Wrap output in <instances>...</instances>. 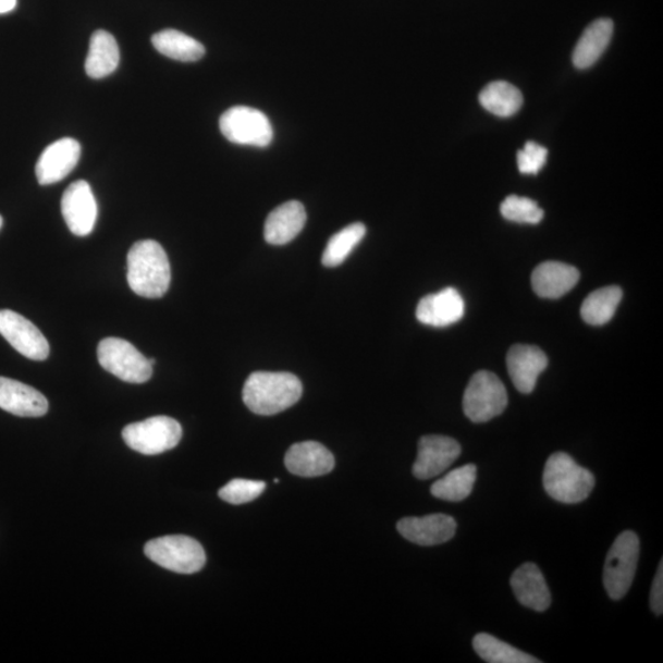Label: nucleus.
Returning a JSON list of instances; mask_svg holds the SVG:
<instances>
[{"label": "nucleus", "mask_w": 663, "mask_h": 663, "mask_svg": "<svg viewBox=\"0 0 663 663\" xmlns=\"http://www.w3.org/2000/svg\"><path fill=\"white\" fill-rule=\"evenodd\" d=\"M302 396V381L291 372H254L243 391L246 407L258 416L278 415L293 407Z\"/></svg>", "instance_id": "obj_1"}, {"label": "nucleus", "mask_w": 663, "mask_h": 663, "mask_svg": "<svg viewBox=\"0 0 663 663\" xmlns=\"http://www.w3.org/2000/svg\"><path fill=\"white\" fill-rule=\"evenodd\" d=\"M127 281L133 293L159 299L169 291L171 267L162 246L154 240L134 244L127 256Z\"/></svg>", "instance_id": "obj_2"}, {"label": "nucleus", "mask_w": 663, "mask_h": 663, "mask_svg": "<svg viewBox=\"0 0 663 663\" xmlns=\"http://www.w3.org/2000/svg\"><path fill=\"white\" fill-rule=\"evenodd\" d=\"M594 476L575 463L565 453L548 458L543 472V487L548 495L563 504H579L588 499L594 488Z\"/></svg>", "instance_id": "obj_3"}, {"label": "nucleus", "mask_w": 663, "mask_h": 663, "mask_svg": "<svg viewBox=\"0 0 663 663\" xmlns=\"http://www.w3.org/2000/svg\"><path fill=\"white\" fill-rule=\"evenodd\" d=\"M640 556V541L636 532L624 531L614 541L605 560L604 589L610 598L618 601L627 594L636 578Z\"/></svg>", "instance_id": "obj_4"}, {"label": "nucleus", "mask_w": 663, "mask_h": 663, "mask_svg": "<svg viewBox=\"0 0 663 663\" xmlns=\"http://www.w3.org/2000/svg\"><path fill=\"white\" fill-rule=\"evenodd\" d=\"M148 558L170 572L195 574L205 568L207 556L201 544L188 536H165L144 548Z\"/></svg>", "instance_id": "obj_5"}, {"label": "nucleus", "mask_w": 663, "mask_h": 663, "mask_svg": "<svg viewBox=\"0 0 663 663\" xmlns=\"http://www.w3.org/2000/svg\"><path fill=\"white\" fill-rule=\"evenodd\" d=\"M507 392L495 373L478 371L470 379L464 396V410L469 420L487 422L503 415Z\"/></svg>", "instance_id": "obj_6"}, {"label": "nucleus", "mask_w": 663, "mask_h": 663, "mask_svg": "<svg viewBox=\"0 0 663 663\" xmlns=\"http://www.w3.org/2000/svg\"><path fill=\"white\" fill-rule=\"evenodd\" d=\"M124 442L143 455H159L175 449L182 439V427L165 416L133 422L122 431Z\"/></svg>", "instance_id": "obj_7"}, {"label": "nucleus", "mask_w": 663, "mask_h": 663, "mask_svg": "<svg viewBox=\"0 0 663 663\" xmlns=\"http://www.w3.org/2000/svg\"><path fill=\"white\" fill-rule=\"evenodd\" d=\"M219 127L229 142L238 146L266 148L274 137L266 114L247 106H235L221 114Z\"/></svg>", "instance_id": "obj_8"}, {"label": "nucleus", "mask_w": 663, "mask_h": 663, "mask_svg": "<svg viewBox=\"0 0 663 663\" xmlns=\"http://www.w3.org/2000/svg\"><path fill=\"white\" fill-rule=\"evenodd\" d=\"M101 367L114 377L128 383H144L152 377L150 359L128 341L116 337L105 339L98 347Z\"/></svg>", "instance_id": "obj_9"}, {"label": "nucleus", "mask_w": 663, "mask_h": 663, "mask_svg": "<svg viewBox=\"0 0 663 663\" xmlns=\"http://www.w3.org/2000/svg\"><path fill=\"white\" fill-rule=\"evenodd\" d=\"M0 334L27 359L42 361L50 355V344L37 327L12 310H0Z\"/></svg>", "instance_id": "obj_10"}, {"label": "nucleus", "mask_w": 663, "mask_h": 663, "mask_svg": "<svg viewBox=\"0 0 663 663\" xmlns=\"http://www.w3.org/2000/svg\"><path fill=\"white\" fill-rule=\"evenodd\" d=\"M463 453L458 442L449 437L427 435L419 440L418 456L413 475L421 480L444 474Z\"/></svg>", "instance_id": "obj_11"}, {"label": "nucleus", "mask_w": 663, "mask_h": 663, "mask_svg": "<svg viewBox=\"0 0 663 663\" xmlns=\"http://www.w3.org/2000/svg\"><path fill=\"white\" fill-rule=\"evenodd\" d=\"M62 214L72 234L88 236L98 219V204L88 182H73L62 197Z\"/></svg>", "instance_id": "obj_12"}, {"label": "nucleus", "mask_w": 663, "mask_h": 663, "mask_svg": "<svg viewBox=\"0 0 663 663\" xmlns=\"http://www.w3.org/2000/svg\"><path fill=\"white\" fill-rule=\"evenodd\" d=\"M81 156L82 147L78 140L63 138L52 143L37 161L38 184L48 186L64 180L78 165Z\"/></svg>", "instance_id": "obj_13"}, {"label": "nucleus", "mask_w": 663, "mask_h": 663, "mask_svg": "<svg viewBox=\"0 0 663 663\" xmlns=\"http://www.w3.org/2000/svg\"><path fill=\"white\" fill-rule=\"evenodd\" d=\"M397 530L412 543L430 547L446 543L454 538L457 524L454 517L432 514L422 517H406L397 524Z\"/></svg>", "instance_id": "obj_14"}, {"label": "nucleus", "mask_w": 663, "mask_h": 663, "mask_svg": "<svg viewBox=\"0 0 663 663\" xmlns=\"http://www.w3.org/2000/svg\"><path fill=\"white\" fill-rule=\"evenodd\" d=\"M506 363L516 390L525 395L533 392L538 378L548 367L543 351L527 344L514 345L508 351Z\"/></svg>", "instance_id": "obj_15"}, {"label": "nucleus", "mask_w": 663, "mask_h": 663, "mask_svg": "<svg viewBox=\"0 0 663 663\" xmlns=\"http://www.w3.org/2000/svg\"><path fill=\"white\" fill-rule=\"evenodd\" d=\"M331 451L320 442L304 441L293 445L285 455V467L291 474L304 478L329 475L334 468Z\"/></svg>", "instance_id": "obj_16"}, {"label": "nucleus", "mask_w": 663, "mask_h": 663, "mask_svg": "<svg viewBox=\"0 0 663 663\" xmlns=\"http://www.w3.org/2000/svg\"><path fill=\"white\" fill-rule=\"evenodd\" d=\"M416 315L422 324L431 327L454 324L465 315L464 297L454 287H446L444 291L422 297Z\"/></svg>", "instance_id": "obj_17"}, {"label": "nucleus", "mask_w": 663, "mask_h": 663, "mask_svg": "<svg viewBox=\"0 0 663 663\" xmlns=\"http://www.w3.org/2000/svg\"><path fill=\"white\" fill-rule=\"evenodd\" d=\"M0 408L17 417L38 418L48 412V401L28 384L0 378Z\"/></svg>", "instance_id": "obj_18"}, {"label": "nucleus", "mask_w": 663, "mask_h": 663, "mask_svg": "<svg viewBox=\"0 0 663 663\" xmlns=\"http://www.w3.org/2000/svg\"><path fill=\"white\" fill-rule=\"evenodd\" d=\"M512 589L518 602L536 612L550 609L552 596L540 568L533 563L520 566L512 576Z\"/></svg>", "instance_id": "obj_19"}, {"label": "nucleus", "mask_w": 663, "mask_h": 663, "mask_svg": "<svg viewBox=\"0 0 663 663\" xmlns=\"http://www.w3.org/2000/svg\"><path fill=\"white\" fill-rule=\"evenodd\" d=\"M306 219V210L300 201H286L268 216L265 224L266 242L275 246L290 244L303 232Z\"/></svg>", "instance_id": "obj_20"}, {"label": "nucleus", "mask_w": 663, "mask_h": 663, "mask_svg": "<svg viewBox=\"0 0 663 663\" xmlns=\"http://www.w3.org/2000/svg\"><path fill=\"white\" fill-rule=\"evenodd\" d=\"M580 272L573 266L548 261L538 266L532 273V287L544 299H560L578 284Z\"/></svg>", "instance_id": "obj_21"}, {"label": "nucleus", "mask_w": 663, "mask_h": 663, "mask_svg": "<svg viewBox=\"0 0 663 663\" xmlns=\"http://www.w3.org/2000/svg\"><path fill=\"white\" fill-rule=\"evenodd\" d=\"M614 25L611 19H599L586 28L576 45L573 63L578 70H588L601 59L612 40Z\"/></svg>", "instance_id": "obj_22"}, {"label": "nucleus", "mask_w": 663, "mask_h": 663, "mask_svg": "<svg viewBox=\"0 0 663 663\" xmlns=\"http://www.w3.org/2000/svg\"><path fill=\"white\" fill-rule=\"evenodd\" d=\"M119 64L120 48L116 38L103 30L94 33L85 61L86 74L93 79H102L116 71Z\"/></svg>", "instance_id": "obj_23"}, {"label": "nucleus", "mask_w": 663, "mask_h": 663, "mask_svg": "<svg viewBox=\"0 0 663 663\" xmlns=\"http://www.w3.org/2000/svg\"><path fill=\"white\" fill-rule=\"evenodd\" d=\"M151 42L158 52L180 62H197L206 54L205 46L194 37L171 28L154 35Z\"/></svg>", "instance_id": "obj_24"}, {"label": "nucleus", "mask_w": 663, "mask_h": 663, "mask_svg": "<svg viewBox=\"0 0 663 663\" xmlns=\"http://www.w3.org/2000/svg\"><path fill=\"white\" fill-rule=\"evenodd\" d=\"M483 108L498 118H512L523 108L524 99L520 90L511 83L494 82L486 86L479 95Z\"/></svg>", "instance_id": "obj_25"}, {"label": "nucleus", "mask_w": 663, "mask_h": 663, "mask_svg": "<svg viewBox=\"0 0 663 663\" xmlns=\"http://www.w3.org/2000/svg\"><path fill=\"white\" fill-rule=\"evenodd\" d=\"M477 479V467L466 465L451 470L445 477L431 486L432 496L440 501L458 503L465 501L472 493Z\"/></svg>", "instance_id": "obj_26"}, {"label": "nucleus", "mask_w": 663, "mask_h": 663, "mask_svg": "<svg viewBox=\"0 0 663 663\" xmlns=\"http://www.w3.org/2000/svg\"><path fill=\"white\" fill-rule=\"evenodd\" d=\"M619 286H605L586 297L581 306V316L586 323L602 326L610 322L622 300Z\"/></svg>", "instance_id": "obj_27"}, {"label": "nucleus", "mask_w": 663, "mask_h": 663, "mask_svg": "<svg viewBox=\"0 0 663 663\" xmlns=\"http://www.w3.org/2000/svg\"><path fill=\"white\" fill-rule=\"evenodd\" d=\"M474 648L480 659L490 663H540V660L486 633L475 637Z\"/></svg>", "instance_id": "obj_28"}, {"label": "nucleus", "mask_w": 663, "mask_h": 663, "mask_svg": "<svg viewBox=\"0 0 663 663\" xmlns=\"http://www.w3.org/2000/svg\"><path fill=\"white\" fill-rule=\"evenodd\" d=\"M367 228L363 223L351 224L333 235L322 255L323 266L330 268L341 266L363 242Z\"/></svg>", "instance_id": "obj_29"}, {"label": "nucleus", "mask_w": 663, "mask_h": 663, "mask_svg": "<svg viewBox=\"0 0 663 663\" xmlns=\"http://www.w3.org/2000/svg\"><path fill=\"white\" fill-rule=\"evenodd\" d=\"M501 211L506 220L518 224H538L544 217L543 209L535 200L520 196H508Z\"/></svg>", "instance_id": "obj_30"}, {"label": "nucleus", "mask_w": 663, "mask_h": 663, "mask_svg": "<svg viewBox=\"0 0 663 663\" xmlns=\"http://www.w3.org/2000/svg\"><path fill=\"white\" fill-rule=\"evenodd\" d=\"M266 483L259 480L233 479L219 490L220 499L233 505L256 501L265 492Z\"/></svg>", "instance_id": "obj_31"}, {"label": "nucleus", "mask_w": 663, "mask_h": 663, "mask_svg": "<svg viewBox=\"0 0 663 663\" xmlns=\"http://www.w3.org/2000/svg\"><path fill=\"white\" fill-rule=\"evenodd\" d=\"M548 150L535 142H527L523 150L517 152V167L521 174L536 175L545 165Z\"/></svg>", "instance_id": "obj_32"}, {"label": "nucleus", "mask_w": 663, "mask_h": 663, "mask_svg": "<svg viewBox=\"0 0 663 663\" xmlns=\"http://www.w3.org/2000/svg\"><path fill=\"white\" fill-rule=\"evenodd\" d=\"M650 604L652 612L656 616H661L663 613V562L660 563L655 579L652 582Z\"/></svg>", "instance_id": "obj_33"}, {"label": "nucleus", "mask_w": 663, "mask_h": 663, "mask_svg": "<svg viewBox=\"0 0 663 663\" xmlns=\"http://www.w3.org/2000/svg\"><path fill=\"white\" fill-rule=\"evenodd\" d=\"M17 0H0V15L14 11Z\"/></svg>", "instance_id": "obj_34"}, {"label": "nucleus", "mask_w": 663, "mask_h": 663, "mask_svg": "<svg viewBox=\"0 0 663 663\" xmlns=\"http://www.w3.org/2000/svg\"><path fill=\"white\" fill-rule=\"evenodd\" d=\"M2 226H3V218H2V216H0V229H2Z\"/></svg>", "instance_id": "obj_35"}]
</instances>
